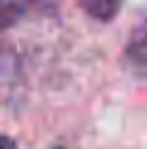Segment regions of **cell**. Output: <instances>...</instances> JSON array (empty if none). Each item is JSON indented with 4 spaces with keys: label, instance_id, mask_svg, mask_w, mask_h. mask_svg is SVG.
Instances as JSON below:
<instances>
[{
    "label": "cell",
    "instance_id": "8992f818",
    "mask_svg": "<svg viewBox=\"0 0 147 149\" xmlns=\"http://www.w3.org/2000/svg\"><path fill=\"white\" fill-rule=\"evenodd\" d=\"M34 3H47V0H34Z\"/></svg>",
    "mask_w": 147,
    "mask_h": 149
},
{
    "label": "cell",
    "instance_id": "7a4b0ae2",
    "mask_svg": "<svg viewBox=\"0 0 147 149\" xmlns=\"http://www.w3.org/2000/svg\"><path fill=\"white\" fill-rule=\"evenodd\" d=\"M22 12H24V8L17 0H0V29L12 27L22 17Z\"/></svg>",
    "mask_w": 147,
    "mask_h": 149
},
{
    "label": "cell",
    "instance_id": "5b68a950",
    "mask_svg": "<svg viewBox=\"0 0 147 149\" xmlns=\"http://www.w3.org/2000/svg\"><path fill=\"white\" fill-rule=\"evenodd\" d=\"M52 149H66V147H52Z\"/></svg>",
    "mask_w": 147,
    "mask_h": 149
},
{
    "label": "cell",
    "instance_id": "6da1fadb",
    "mask_svg": "<svg viewBox=\"0 0 147 149\" xmlns=\"http://www.w3.org/2000/svg\"><path fill=\"white\" fill-rule=\"evenodd\" d=\"M88 17H93L98 22H110L118 17V12L123 8V0H76Z\"/></svg>",
    "mask_w": 147,
    "mask_h": 149
},
{
    "label": "cell",
    "instance_id": "3957f363",
    "mask_svg": "<svg viewBox=\"0 0 147 149\" xmlns=\"http://www.w3.org/2000/svg\"><path fill=\"white\" fill-rule=\"evenodd\" d=\"M132 61L137 66V71L142 73V64H145V37H142V27H137V32L132 37Z\"/></svg>",
    "mask_w": 147,
    "mask_h": 149
},
{
    "label": "cell",
    "instance_id": "277c9868",
    "mask_svg": "<svg viewBox=\"0 0 147 149\" xmlns=\"http://www.w3.org/2000/svg\"><path fill=\"white\" fill-rule=\"evenodd\" d=\"M0 149H17L15 139L8 137V134H0Z\"/></svg>",
    "mask_w": 147,
    "mask_h": 149
}]
</instances>
